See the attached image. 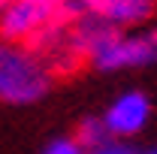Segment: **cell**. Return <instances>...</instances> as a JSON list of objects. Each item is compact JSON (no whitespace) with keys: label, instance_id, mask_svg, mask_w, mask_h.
<instances>
[{"label":"cell","instance_id":"8992f818","mask_svg":"<svg viewBox=\"0 0 157 154\" xmlns=\"http://www.w3.org/2000/svg\"><path fill=\"white\" fill-rule=\"evenodd\" d=\"M112 139H115V136L109 133V127L103 124V118H88V121H82V127H78V133H76V142L85 151H94V148L112 142Z\"/></svg>","mask_w":157,"mask_h":154},{"label":"cell","instance_id":"8fae6325","mask_svg":"<svg viewBox=\"0 0 157 154\" xmlns=\"http://www.w3.org/2000/svg\"><path fill=\"white\" fill-rule=\"evenodd\" d=\"M145 154H157V145H154V148H148V151H145Z\"/></svg>","mask_w":157,"mask_h":154},{"label":"cell","instance_id":"30bf717a","mask_svg":"<svg viewBox=\"0 0 157 154\" xmlns=\"http://www.w3.org/2000/svg\"><path fill=\"white\" fill-rule=\"evenodd\" d=\"M151 37H154V42H157V27H151Z\"/></svg>","mask_w":157,"mask_h":154},{"label":"cell","instance_id":"52a82bcc","mask_svg":"<svg viewBox=\"0 0 157 154\" xmlns=\"http://www.w3.org/2000/svg\"><path fill=\"white\" fill-rule=\"evenodd\" d=\"M39 154H85V148L78 145L76 139H52Z\"/></svg>","mask_w":157,"mask_h":154},{"label":"cell","instance_id":"7a4b0ae2","mask_svg":"<svg viewBox=\"0 0 157 154\" xmlns=\"http://www.w3.org/2000/svg\"><path fill=\"white\" fill-rule=\"evenodd\" d=\"M63 0H12L0 12V39L30 45L63 15Z\"/></svg>","mask_w":157,"mask_h":154},{"label":"cell","instance_id":"ba28073f","mask_svg":"<svg viewBox=\"0 0 157 154\" xmlns=\"http://www.w3.org/2000/svg\"><path fill=\"white\" fill-rule=\"evenodd\" d=\"M85 154H136L127 142H121V139H112V142H106V145H100L94 151H85Z\"/></svg>","mask_w":157,"mask_h":154},{"label":"cell","instance_id":"3957f363","mask_svg":"<svg viewBox=\"0 0 157 154\" xmlns=\"http://www.w3.org/2000/svg\"><path fill=\"white\" fill-rule=\"evenodd\" d=\"M157 60V42L148 33H115L97 55L91 58V64L100 73H118V70H136V67H148Z\"/></svg>","mask_w":157,"mask_h":154},{"label":"cell","instance_id":"6da1fadb","mask_svg":"<svg viewBox=\"0 0 157 154\" xmlns=\"http://www.w3.org/2000/svg\"><path fill=\"white\" fill-rule=\"evenodd\" d=\"M52 67L30 45L0 39V103L27 106L48 94Z\"/></svg>","mask_w":157,"mask_h":154},{"label":"cell","instance_id":"9c48e42d","mask_svg":"<svg viewBox=\"0 0 157 154\" xmlns=\"http://www.w3.org/2000/svg\"><path fill=\"white\" fill-rule=\"evenodd\" d=\"M9 3H12V0H0V12H3V9H6Z\"/></svg>","mask_w":157,"mask_h":154},{"label":"cell","instance_id":"277c9868","mask_svg":"<svg viewBox=\"0 0 157 154\" xmlns=\"http://www.w3.org/2000/svg\"><path fill=\"white\" fill-rule=\"evenodd\" d=\"M154 0H63V18L76 21L82 15H94V18L106 21L112 27H130V24H142L151 15Z\"/></svg>","mask_w":157,"mask_h":154},{"label":"cell","instance_id":"5b68a950","mask_svg":"<svg viewBox=\"0 0 157 154\" xmlns=\"http://www.w3.org/2000/svg\"><path fill=\"white\" fill-rule=\"evenodd\" d=\"M151 118V103L142 91H124L121 97L112 100V106L106 109L103 124L109 127V133L115 139H127L136 136Z\"/></svg>","mask_w":157,"mask_h":154}]
</instances>
